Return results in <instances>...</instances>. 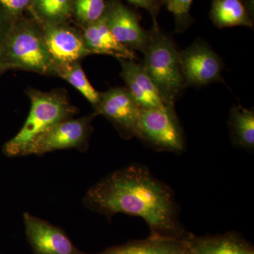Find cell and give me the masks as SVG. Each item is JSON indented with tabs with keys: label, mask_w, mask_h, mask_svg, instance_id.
<instances>
[{
	"label": "cell",
	"mask_w": 254,
	"mask_h": 254,
	"mask_svg": "<svg viewBox=\"0 0 254 254\" xmlns=\"http://www.w3.org/2000/svg\"><path fill=\"white\" fill-rule=\"evenodd\" d=\"M87 208L111 218L118 213L140 217L151 236L185 238L173 190L145 165H128L104 177L87 192Z\"/></svg>",
	"instance_id": "cell-1"
},
{
	"label": "cell",
	"mask_w": 254,
	"mask_h": 254,
	"mask_svg": "<svg viewBox=\"0 0 254 254\" xmlns=\"http://www.w3.org/2000/svg\"><path fill=\"white\" fill-rule=\"evenodd\" d=\"M26 93L31 100V110L22 128L3 148L9 157L28 155L38 137L57 123L73 118L77 113L63 90L43 92L30 88Z\"/></svg>",
	"instance_id": "cell-2"
},
{
	"label": "cell",
	"mask_w": 254,
	"mask_h": 254,
	"mask_svg": "<svg viewBox=\"0 0 254 254\" xmlns=\"http://www.w3.org/2000/svg\"><path fill=\"white\" fill-rule=\"evenodd\" d=\"M0 60L6 70L51 76L54 61L36 20L18 18L0 45Z\"/></svg>",
	"instance_id": "cell-3"
},
{
	"label": "cell",
	"mask_w": 254,
	"mask_h": 254,
	"mask_svg": "<svg viewBox=\"0 0 254 254\" xmlns=\"http://www.w3.org/2000/svg\"><path fill=\"white\" fill-rule=\"evenodd\" d=\"M143 54L142 66L154 83L163 103L175 106L185 88L180 52L173 39L159 27L157 19H153L149 43Z\"/></svg>",
	"instance_id": "cell-4"
},
{
	"label": "cell",
	"mask_w": 254,
	"mask_h": 254,
	"mask_svg": "<svg viewBox=\"0 0 254 254\" xmlns=\"http://www.w3.org/2000/svg\"><path fill=\"white\" fill-rule=\"evenodd\" d=\"M135 136L157 151L179 154L185 148L183 129L173 105L141 108Z\"/></svg>",
	"instance_id": "cell-5"
},
{
	"label": "cell",
	"mask_w": 254,
	"mask_h": 254,
	"mask_svg": "<svg viewBox=\"0 0 254 254\" xmlns=\"http://www.w3.org/2000/svg\"><path fill=\"white\" fill-rule=\"evenodd\" d=\"M97 114L70 118L57 123L33 142L28 155H41L58 150L77 148L85 151L92 131L91 123Z\"/></svg>",
	"instance_id": "cell-6"
},
{
	"label": "cell",
	"mask_w": 254,
	"mask_h": 254,
	"mask_svg": "<svg viewBox=\"0 0 254 254\" xmlns=\"http://www.w3.org/2000/svg\"><path fill=\"white\" fill-rule=\"evenodd\" d=\"M180 60L185 87L224 82L222 60L203 41L198 40L180 52Z\"/></svg>",
	"instance_id": "cell-7"
},
{
	"label": "cell",
	"mask_w": 254,
	"mask_h": 254,
	"mask_svg": "<svg viewBox=\"0 0 254 254\" xmlns=\"http://www.w3.org/2000/svg\"><path fill=\"white\" fill-rule=\"evenodd\" d=\"M103 18L119 43L131 51L144 53L149 43L150 31L140 24L138 15L119 0L107 1Z\"/></svg>",
	"instance_id": "cell-8"
},
{
	"label": "cell",
	"mask_w": 254,
	"mask_h": 254,
	"mask_svg": "<svg viewBox=\"0 0 254 254\" xmlns=\"http://www.w3.org/2000/svg\"><path fill=\"white\" fill-rule=\"evenodd\" d=\"M100 95L95 113L108 119L125 139L134 137L141 108L126 87L111 88Z\"/></svg>",
	"instance_id": "cell-9"
},
{
	"label": "cell",
	"mask_w": 254,
	"mask_h": 254,
	"mask_svg": "<svg viewBox=\"0 0 254 254\" xmlns=\"http://www.w3.org/2000/svg\"><path fill=\"white\" fill-rule=\"evenodd\" d=\"M48 51L55 63L80 62L93 53L87 48L82 32L67 22L39 23Z\"/></svg>",
	"instance_id": "cell-10"
},
{
	"label": "cell",
	"mask_w": 254,
	"mask_h": 254,
	"mask_svg": "<svg viewBox=\"0 0 254 254\" xmlns=\"http://www.w3.org/2000/svg\"><path fill=\"white\" fill-rule=\"evenodd\" d=\"M23 222L35 254H79L59 227L28 213L23 214Z\"/></svg>",
	"instance_id": "cell-11"
},
{
	"label": "cell",
	"mask_w": 254,
	"mask_h": 254,
	"mask_svg": "<svg viewBox=\"0 0 254 254\" xmlns=\"http://www.w3.org/2000/svg\"><path fill=\"white\" fill-rule=\"evenodd\" d=\"M119 61L122 66L121 77L137 104L143 109L165 106L156 86L142 64L133 60L119 59Z\"/></svg>",
	"instance_id": "cell-12"
},
{
	"label": "cell",
	"mask_w": 254,
	"mask_h": 254,
	"mask_svg": "<svg viewBox=\"0 0 254 254\" xmlns=\"http://www.w3.org/2000/svg\"><path fill=\"white\" fill-rule=\"evenodd\" d=\"M83 40L87 48L93 55H106L118 59L133 60L134 52L125 48L117 41L107 26L104 18L83 27Z\"/></svg>",
	"instance_id": "cell-13"
},
{
	"label": "cell",
	"mask_w": 254,
	"mask_h": 254,
	"mask_svg": "<svg viewBox=\"0 0 254 254\" xmlns=\"http://www.w3.org/2000/svg\"><path fill=\"white\" fill-rule=\"evenodd\" d=\"M190 254H254V249L234 232L211 237H186Z\"/></svg>",
	"instance_id": "cell-14"
},
{
	"label": "cell",
	"mask_w": 254,
	"mask_h": 254,
	"mask_svg": "<svg viewBox=\"0 0 254 254\" xmlns=\"http://www.w3.org/2000/svg\"><path fill=\"white\" fill-rule=\"evenodd\" d=\"M186 237L150 236L147 240L111 247L99 254H190Z\"/></svg>",
	"instance_id": "cell-15"
},
{
	"label": "cell",
	"mask_w": 254,
	"mask_h": 254,
	"mask_svg": "<svg viewBox=\"0 0 254 254\" xmlns=\"http://www.w3.org/2000/svg\"><path fill=\"white\" fill-rule=\"evenodd\" d=\"M210 16L216 27L253 28L250 11L243 0H211Z\"/></svg>",
	"instance_id": "cell-16"
},
{
	"label": "cell",
	"mask_w": 254,
	"mask_h": 254,
	"mask_svg": "<svg viewBox=\"0 0 254 254\" xmlns=\"http://www.w3.org/2000/svg\"><path fill=\"white\" fill-rule=\"evenodd\" d=\"M230 137L235 147L248 151L254 148V112L242 105L234 106L228 122Z\"/></svg>",
	"instance_id": "cell-17"
},
{
	"label": "cell",
	"mask_w": 254,
	"mask_h": 254,
	"mask_svg": "<svg viewBox=\"0 0 254 254\" xmlns=\"http://www.w3.org/2000/svg\"><path fill=\"white\" fill-rule=\"evenodd\" d=\"M51 76L63 78L78 91L95 109L100 101V93L93 88L88 81L86 73L81 67L79 62L73 63H55L52 70Z\"/></svg>",
	"instance_id": "cell-18"
},
{
	"label": "cell",
	"mask_w": 254,
	"mask_h": 254,
	"mask_svg": "<svg viewBox=\"0 0 254 254\" xmlns=\"http://www.w3.org/2000/svg\"><path fill=\"white\" fill-rule=\"evenodd\" d=\"M38 23L67 22L72 16V0H31L29 6Z\"/></svg>",
	"instance_id": "cell-19"
},
{
	"label": "cell",
	"mask_w": 254,
	"mask_h": 254,
	"mask_svg": "<svg viewBox=\"0 0 254 254\" xmlns=\"http://www.w3.org/2000/svg\"><path fill=\"white\" fill-rule=\"evenodd\" d=\"M72 16L83 27L98 21L104 14L106 0H72Z\"/></svg>",
	"instance_id": "cell-20"
},
{
	"label": "cell",
	"mask_w": 254,
	"mask_h": 254,
	"mask_svg": "<svg viewBox=\"0 0 254 254\" xmlns=\"http://www.w3.org/2000/svg\"><path fill=\"white\" fill-rule=\"evenodd\" d=\"M174 15L177 31H185L191 23L190 9L193 0H160Z\"/></svg>",
	"instance_id": "cell-21"
},
{
	"label": "cell",
	"mask_w": 254,
	"mask_h": 254,
	"mask_svg": "<svg viewBox=\"0 0 254 254\" xmlns=\"http://www.w3.org/2000/svg\"><path fill=\"white\" fill-rule=\"evenodd\" d=\"M31 0H0V5L15 19L21 18L25 10L29 9Z\"/></svg>",
	"instance_id": "cell-22"
},
{
	"label": "cell",
	"mask_w": 254,
	"mask_h": 254,
	"mask_svg": "<svg viewBox=\"0 0 254 254\" xmlns=\"http://www.w3.org/2000/svg\"><path fill=\"white\" fill-rule=\"evenodd\" d=\"M16 20L17 19H15L14 17H12L0 5V45L7 36Z\"/></svg>",
	"instance_id": "cell-23"
},
{
	"label": "cell",
	"mask_w": 254,
	"mask_h": 254,
	"mask_svg": "<svg viewBox=\"0 0 254 254\" xmlns=\"http://www.w3.org/2000/svg\"><path fill=\"white\" fill-rule=\"evenodd\" d=\"M128 2L135 5L137 7L146 10L153 19H157L159 11L161 5L160 0H127Z\"/></svg>",
	"instance_id": "cell-24"
},
{
	"label": "cell",
	"mask_w": 254,
	"mask_h": 254,
	"mask_svg": "<svg viewBox=\"0 0 254 254\" xmlns=\"http://www.w3.org/2000/svg\"><path fill=\"white\" fill-rule=\"evenodd\" d=\"M6 71H7V70L6 69L4 64H3V63H1V60H0V76H1V75Z\"/></svg>",
	"instance_id": "cell-25"
}]
</instances>
